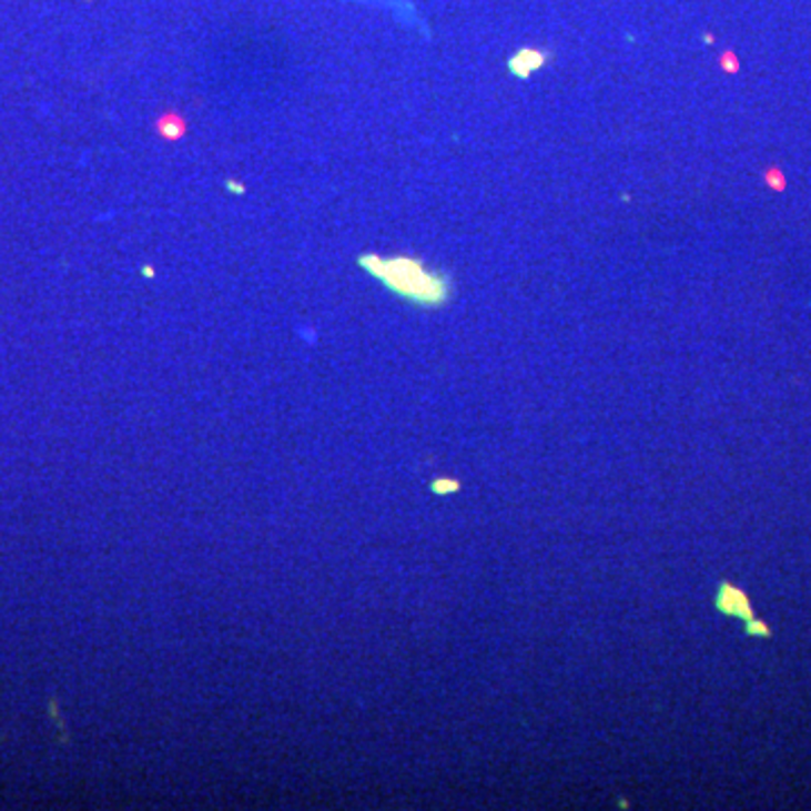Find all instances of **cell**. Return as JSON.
Wrapping results in <instances>:
<instances>
[{
	"instance_id": "cell-1",
	"label": "cell",
	"mask_w": 811,
	"mask_h": 811,
	"mask_svg": "<svg viewBox=\"0 0 811 811\" xmlns=\"http://www.w3.org/2000/svg\"><path fill=\"white\" fill-rule=\"evenodd\" d=\"M358 266L377 277L395 296L417 305V307H439L452 296V282L447 275L433 273L415 257H379L363 255Z\"/></svg>"
},
{
	"instance_id": "cell-2",
	"label": "cell",
	"mask_w": 811,
	"mask_h": 811,
	"mask_svg": "<svg viewBox=\"0 0 811 811\" xmlns=\"http://www.w3.org/2000/svg\"><path fill=\"white\" fill-rule=\"evenodd\" d=\"M546 63V54L544 52H539V50H521V52H516L514 57H511V61H509V70L514 72V75L516 78H521V80H528L530 75H533V72L535 70H539L541 65Z\"/></svg>"
},
{
	"instance_id": "cell-5",
	"label": "cell",
	"mask_w": 811,
	"mask_h": 811,
	"mask_svg": "<svg viewBox=\"0 0 811 811\" xmlns=\"http://www.w3.org/2000/svg\"><path fill=\"white\" fill-rule=\"evenodd\" d=\"M433 489H435V491H449V489L454 491V489H458V483H445V485L435 483V485H433Z\"/></svg>"
},
{
	"instance_id": "cell-3",
	"label": "cell",
	"mask_w": 811,
	"mask_h": 811,
	"mask_svg": "<svg viewBox=\"0 0 811 811\" xmlns=\"http://www.w3.org/2000/svg\"><path fill=\"white\" fill-rule=\"evenodd\" d=\"M156 129H159V135L161 138H165V140H179V138L185 135V120H183L181 113L170 111V113L161 115Z\"/></svg>"
},
{
	"instance_id": "cell-4",
	"label": "cell",
	"mask_w": 811,
	"mask_h": 811,
	"mask_svg": "<svg viewBox=\"0 0 811 811\" xmlns=\"http://www.w3.org/2000/svg\"><path fill=\"white\" fill-rule=\"evenodd\" d=\"M721 65H723V68H726V70H730V72H732V70H737V63H734V57H732V54H730V52H726V54H723V59H721Z\"/></svg>"
}]
</instances>
